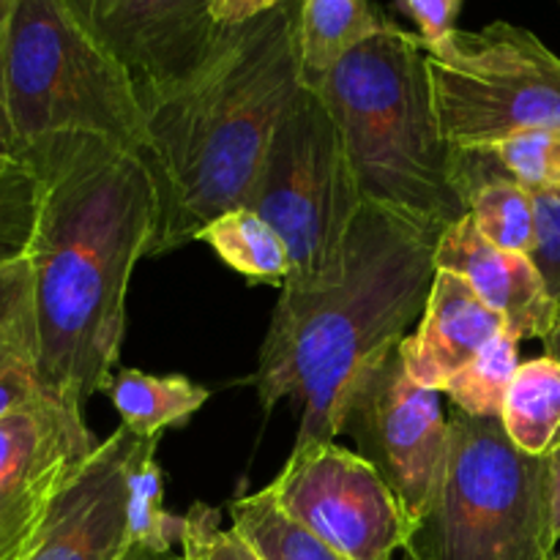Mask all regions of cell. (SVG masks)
Masks as SVG:
<instances>
[{"label":"cell","mask_w":560,"mask_h":560,"mask_svg":"<svg viewBox=\"0 0 560 560\" xmlns=\"http://www.w3.org/2000/svg\"><path fill=\"white\" fill-rule=\"evenodd\" d=\"M299 0L224 27L189 80L142 104V162L159 217L148 257L191 244L233 208H244L279 118L301 88Z\"/></svg>","instance_id":"7a4b0ae2"},{"label":"cell","mask_w":560,"mask_h":560,"mask_svg":"<svg viewBox=\"0 0 560 560\" xmlns=\"http://www.w3.org/2000/svg\"><path fill=\"white\" fill-rule=\"evenodd\" d=\"M441 233L364 202L342 273L315 290H282L252 383L266 413L301 399L293 452L334 443L353 377L424 315Z\"/></svg>","instance_id":"3957f363"},{"label":"cell","mask_w":560,"mask_h":560,"mask_svg":"<svg viewBox=\"0 0 560 560\" xmlns=\"http://www.w3.org/2000/svg\"><path fill=\"white\" fill-rule=\"evenodd\" d=\"M421 47L438 126L454 151L560 129V58L536 33L498 20Z\"/></svg>","instance_id":"ba28073f"},{"label":"cell","mask_w":560,"mask_h":560,"mask_svg":"<svg viewBox=\"0 0 560 560\" xmlns=\"http://www.w3.org/2000/svg\"><path fill=\"white\" fill-rule=\"evenodd\" d=\"M435 271H452L474 288L490 310L506 320L509 334L547 339L560 315V304L547 290L545 277L528 255L492 246L474 217L448 224L435 246Z\"/></svg>","instance_id":"5bb4252c"},{"label":"cell","mask_w":560,"mask_h":560,"mask_svg":"<svg viewBox=\"0 0 560 560\" xmlns=\"http://www.w3.org/2000/svg\"><path fill=\"white\" fill-rule=\"evenodd\" d=\"M222 520L213 506L197 501L184 514L180 556L184 560H262L255 547L235 528H222Z\"/></svg>","instance_id":"4316f807"},{"label":"cell","mask_w":560,"mask_h":560,"mask_svg":"<svg viewBox=\"0 0 560 560\" xmlns=\"http://www.w3.org/2000/svg\"><path fill=\"white\" fill-rule=\"evenodd\" d=\"M388 25L370 0H299L301 80L317 82Z\"/></svg>","instance_id":"2e32d148"},{"label":"cell","mask_w":560,"mask_h":560,"mask_svg":"<svg viewBox=\"0 0 560 560\" xmlns=\"http://www.w3.org/2000/svg\"><path fill=\"white\" fill-rule=\"evenodd\" d=\"M266 490L288 517L348 560H392L413 530L381 474L337 443L290 452Z\"/></svg>","instance_id":"30bf717a"},{"label":"cell","mask_w":560,"mask_h":560,"mask_svg":"<svg viewBox=\"0 0 560 560\" xmlns=\"http://www.w3.org/2000/svg\"><path fill=\"white\" fill-rule=\"evenodd\" d=\"M530 195L536 208V244L528 257L545 277L552 299L560 304V189Z\"/></svg>","instance_id":"83f0119b"},{"label":"cell","mask_w":560,"mask_h":560,"mask_svg":"<svg viewBox=\"0 0 560 560\" xmlns=\"http://www.w3.org/2000/svg\"><path fill=\"white\" fill-rule=\"evenodd\" d=\"M558 3H560V0H558Z\"/></svg>","instance_id":"74e56055"},{"label":"cell","mask_w":560,"mask_h":560,"mask_svg":"<svg viewBox=\"0 0 560 560\" xmlns=\"http://www.w3.org/2000/svg\"><path fill=\"white\" fill-rule=\"evenodd\" d=\"M5 98L20 148L47 135H96L142 156L131 77L66 0H9Z\"/></svg>","instance_id":"8992f818"},{"label":"cell","mask_w":560,"mask_h":560,"mask_svg":"<svg viewBox=\"0 0 560 560\" xmlns=\"http://www.w3.org/2000/svg\"><path fill=\"white\" fill-rule=\"evenodd\" d=\"M339 435H350L402 503L410 525L421 520L441 481L448 419L441 392L419 386L405 370L399 345L359 370L345 397Z\"/></svg>","instance_id":"9c48e42d"},{"label":"cell","mask_w":560,"mask_h":560,"mask_svg":"<svg viewBox=\"0 0 560 560\" xmlns=\"http://www.w3.org/2000/svg\"><path fill=\"white\" fill-rule=\"evenodd\" d=\"M233 528L262 560H348L282 512L268 490L230 501Z\"/></svg>","instance_id":"7402d4cb"},{"label":"cell","mask_w":560,"mask_h":560,"mask_svg":"<svg viewBox=\"0 0 560 560\" xmlns=\"http://www.w3.org/2000/svg\"><path fill=\"white\" fill-rule=\"evenodd\" d=\"M109 399L120 416V427L135 438L162 435L164 427L186 424L211 392L184 375H148L140 370H118L107 386Z\"/></svg>","instance_id":"e0dca14e"},{"label":"cell","mask_w":560,"mask_h":560,"mask_svg":"<svg viewBox=\"0 0 560 560\" xmlns=\"http://www.w3.org/2000/svg\"><path fill=\"white\" fill-rule=\"evenodd\" d=\"M44 394L49 392L38 377L36 364H22V361H3L0 364V419L27 408Z\"/></svg>","instance_id":"f546056e"},{"label":"cell","mask_w":560,"mask_h":560,"mask_svg":"<svg viewBox=\"0 0 560 560\" xmlns=\"http://www.w3.org/2000/svg\"><path fill=\"white\" fill-rule=\"evenodd\" d=\"M454 175L465 186L481 175H503L528 191L560 189V129H534L481 151H454Z\"/></svg>","instance_id":"d6986e66"},{"label":"cell","mask_w":560,"mask_h":560,"mask_svg":"<svg viewBox=\"0 0 560 560\" xmlns=\"http://www.w3.org/2000/svg\"><path fill=\"white\" fill-rule=\"evenodd\" d=\"M131 77L140 104L189 80L219 38L213 0H66Z\"/></svg>","instance_id":"7c38bea8"},{"label":"cell","mask_w":560,"mask_h":560,"mask_svg":"<svg viewBox=\"0 0 560 560\" xmlns=\"http://www.w3.org/2000/svg\"><path fill=\"white\" fill-rule=\"evenodd\" d=\"M501 421L506 435L520 452L545 457L560 441V364L541 359L520 364L506 399Z\"/></svg>","instance_id":"ac0fdd59"},{"label":"cell","mask_w":560,"mask_h":560,"mask_svg":"<svg viewBox=\"0 0 560 560\" xmlns=\"http://www.w3.org/2000/svg\"><path fill=\"white\" fill-rule=\"evenodd\" d=\"M503 331H509L506 320L490 310L463 277L435 271L419 328L399 342V353L419 386L441 392Z\"/></svg>","instance_id":"9a60e30c"},{"label":"cell","mask_w":560,"mask_h":560,"mask_svg":"<svg viewBox=\"0 0 560 560\" xmlns=\"http://www.w3.org/2000/svg\"><path fill=\"white\" fill-rule=\"evenodd\" d=\"M399 560H416V558H413V556H408V552L402 550V556H399Z\"/></svg>","instance_id":"d590c367"},{"label":"cell","mask_w":560,"mask_h":560,"mask_svg":"<svg viewBox=\"0 0 560 560\" xmlns=\"http://www.w3.org/2000/svg\"><path fill=\"white\" fill-rule=\"evenodd\" d=\"M197 241L211 246L219 260L252 282L284 288L293 262L282 235L249 208H233L213 219Z\"/></svg>","instance_id":"ffe728a7"},{"label":"cell","mask_w":560,"mask_h":560,"mask_svg":"<svg viewBox=\"0 0 560 560\" xmlns=\"http://www.w3.org/2000/svg\"><path fill=\"white\" fill-rule=\"evenodd\" d=\"M547 459V512H550V536L552 541H560V441L550 452Z\"/></svg>","instance_id":"d6a6232c"},{"label":"cell","mask_w":560,"mask_h":560,"mask_svg":"<svg viewBox=\"0 0 560 560\" xmlns=\"http://www.w3.org/2000/svg\"><path fill=\"white\" fill-rule=\"evenodd\" d=\"M520 370V339L514 334H498L481 348L470 364H465L441 394L452 399L454 410L474 419H495L503 410L509 386Z\"/></svg>","instance_id":"cb8c5ba5"},{"label":"cell","mask_w":560,"mask_h":560,"mask_svg":"<svg viewBox=\"0 0 560 560\" xmlns=\"http://www.w3.org/2000/svg\"><path fill=\"white\" fill-rule=\"evenodd\" d=\"M5 22H9V0H0V175L20 162V140L5 98Z\"/></svg>","instance_id":"4dcf8cb0"},{"label":"cell","mask_w":560,"mask_h":560,"mask_svg":"<svg viewBox=\"0 0 560 560\" xmlns=\"http://www.w3.org/2000/svg\"><path fill=\"white\" fill-rule=\"evenodd\" d=\"M552 560H560V550H556V556H552Z\"/></svg>","instance_id":"8d00e7d4"},{"label":"cell","mask_w":560,"mask_h":560,"mask_svg":"<svg viewBox=\"0 0 560 560\" xmlns=\"http://www.w3.org/2000/svg\"><path fill=\"white\" fill-rule=\"evenodd\" d=\"M159 438H137L126 474V523L131 550L173 552L184 534V517L164 512V474L156 463Z\"/></svg>","instance_id":"44dd1931"},{"label":"cell","mask_w":560,"mask_h":560,"mask_svg":"<svg viewBox=\"0 0 560 560\" xmlns=\"http://www.w3.org/2000/svg\"><path fill=\"white\" fill-rule=\"evenodd\" d=\"M137 438L118 427L55 498L27 560H126V474Z\"/></svg>","instance_id":"4fadbf2b"},{"label":"cell","mask_w":560,"mask_h":560,"mask_svg":"<svg viewBox=\"0 0 560 560\" xmlns=\"http://www.w3.org/2000/svg\"><path fill=\"white\" fill-rule=\"evenodd\" d=\"M20 153L38 189L27 249L38 377L85 410L118 372L129 279L156 233V186L135 151L96 135H47Z\"/></svg>","instance_id":"6da1fadb"},{"label":"cell","mask_w":560,"mask_h":560,"mask_svg":"<svg viewBox=\"0 0 560 560\" xmlns=\"http://www.w3.org/2000/svg\"><path fill=\"white\" fill-rule=\"evenodd\" d=\"M244 208L266 219L288 244L293 271L282 290L337 282L364 197L337 120L306 82L279 118Z\"/></svg>","instance_id":"52a82bcc"},{"label":"cell","mask_w":560,"mask_h":560,"mask_svg":"<svg viewBox=\"0 0 560 560\" xmlns=\"http://www.w3.org/2000/svg\"><path fill=\"white\" fill-rule=\"evenodd\" d=\"M126 560H184V556H175V552H164V556H159V552L129 550V556H126Z\"/></svg>","instance_id":"e575fe53"},{"label":"cell","mask_w":560,"mask_h":560,"mask_svg":"<svg viewBox=\"0 0 560 560\" xmlns=\"http://www.w3.org/2000/svg\"><path fill=\"white\" fill-rule=\"evenodd\" d=\"M98 443L55 394L0 419V560H27L52 509Z\"/></svg>","instance_id":"8fae6325"},{"label":"cell","mask_w":560,"mask_h":560,"mask_svg":"<svg viewBox=\"0 0 560 560\" xmlns=\"http://www.w3.org/2000/svg\"><path fill=\"white\" fill-rule=\"evenodd\" d=\"M405 552L416 560H552L547 459L520 452L501 416L454 410L441 481Z\"/></svg>","instance_id":"5b68a950"},{"label":"cell","mask_w":560,"mask_h":560,"mask_svg":"<svg viewBox=\"0 0 560 560\" xmlns=\"http://www.w3.org/2000/svg\"><path fill=\"white\" fill-rule=\"evenodd\" d=\"M284 3H290V0H213V22H217L219 31L238 27Z\"/></svg>","instance_id":"1f68e13d"},{"label":"cell","mask_w":560,"mask_h":560,"mask_svg":"<svg viewBox=\"0 0 560 560\" xmlns=\"http://www.w3.org/2000/svg\"><path fill=\"white\" fill-rule=\"evenodd\" d=\"M36 175L22 159L0 175V262L25 257L36 228Z\"/></svg>","instance_id":"484cf974"},{"label":"cell","mask_w":560,"mask_h":560,"mask_svg":"<svg viewBox=\"0 0 560 560\" xmlns=\"http://www.w3.org/2000/svg\"><path fill=\"white\" fill-rule=\"evenodd\" d=\"M545 350H547V359H552V361H558L560 364V315H558V320H556V326H552V331L547 334V339H545Z\"/></svg>","instance_id":"836d02e7"},{"label":"cell","mask_w":560,"mask_h":560,"mask_svg":"<svg viewBox=\"0 0 560 560\" xmlns=\"http://www.w3.org/2000/svg\"><path fill=\"white\" fill-rule=\"evenodd\" d=\"M465 0H394V11L416 25V36L424 44H438L457 31Z\"/></svg>","instance_id":"f1b7e54d"},{"label":"cell","mask_w":560,"mask_h":560,"mask_svg":"<svg viewBox=\"0 0 560 560\" xmlns=\"http://www.w3.org/2000/svg\"><path fill=\"white\" fill-rule=\"evenodd\" d=\"M465 202L479 233L492 246L530 255L536 244L534 195L503 175H481L465 186Z\"/></svg>","instance_id":"603a6c76"},{"label":"cell","mask_w":560,"mask_h":560,"mask_svg":"<svg viewBox=\"0 0 560 560\" xmlns=\"http://www.w3.org/2000/svg\"><path fill=\"white\" fill-rule=\"evenodd\" d=\"M22 361L38 370V328L33 266L25 257L0 262V364Z\"/></svg>","instance_id":"d4e9b609"},{"label":"cell","mask_w":560,"mask_h":560,"mask_svg":"<svg viewBox=\"0 0 560 560\" xmlns=\"http://www.w3.org/2000/svg\"><path fill=\"white\" fill-rule=\"evenodd\" d=\"M306 85L320 93L342 131L364 202L435 233L468 217L416 33L388 20L377 36Z\"/></svg>","instance_id":"277c9868"}]
</instances>
